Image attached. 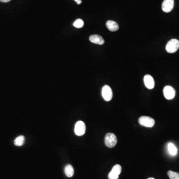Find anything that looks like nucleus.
<instances>
[{
	"label": "nucleus",
	"instance_id": "aec40b11",
	"mask_svg": "<svg viewBox=\"0 0 179 179\" xmlns=\"http://www.w3.org/2000/svg\"><path fill=\"white\" fill-rule=\"evenodd\" d=\"M154 179V178H148V179Z\"/></svg>",
	"mask_w": 179,
	"mask_h": 179
},
{
	"label": "nucleus",
	"instance_id": "423d86ee",
	"mask_svg": "<svg viewBox=\"0 0 179 179\" xmlns=\"http://www.w3.org/2000/svg\"><path fill=\"white\" fill-rule=\"evenodd\" d=\"M102 96L106 101H110L112 98V91L111 87L108 85H105L103 87L102 91Z\"/></svg>",
	"mask_w": 179,
	"mask_h": 179
},
{
	"label": "nucleus",
	"instance_id": "7ed1b4c3",
	"mask_svg": "<svg viewBox=\"0 0 179 179\" xmlns=\"http://www.w3.org/2000/svg\"><path fill=\"white\" fill-rule=\"evenodd\" d=\"M139 124L147 127H152L154 126L155 122L153 119L148 116H142L139 118Z\"/></svg>",
	"mask_w": 179,
	"mask_h": 179
},
{
	"label": "nucleus",
	"instance_id": "f03ea898",
	"mask_svg": "<svg viewBox=\"0 0 179 179\" xmlns=\"http://www.w3.org/2000/svg\"><path fill=\"white\" fill-rule=\"evenodd\" d=\"M104 142L107 147L113 148L117 143V138L116 135L112 133H108L106 134L104 138Z\"/></svg>",
	"mask_w": 179,
	"mask_h": 179
},
{
	"label": "nucleus",
	"instance_id": "6e6552de",
	"mask_svg": "<svg viewBox=\"0 0 179 179\" xmlns=\"http://www.w3.org/2000/svg\"><path fill=\"white\" fill-rule=\"evenodd\" d=\"M174 6V0H164L162 5V9L165 13H169L172 11Z\"/></svg>",
	"mask_w": 179,
	"mask_h": 179
},
{
	"label": "nucleus",
	"instance_id": "2eb2a0df",
	"mask_svg": "<svg viewBox=\"0 0 179 179\" xmlns=\"http://www.w3.org/2000/svg\"><path fill=\"white\" fill-rule=\"evenodd\" d=\"M73 26L74 27H75L76 28H82L84 26V22L81 19H77L74 23Z\"/></svg>",
	"mask_w": 179,
	"mask_h": 179
},
{
	"label": "nucleus",
	"instance_id": "0eeeda50",
	"mask_svg": "<svg viewBox=\"0 0 179 179\" xmlns=\"http://www.w3.org/2000/svg\"><path fill=\"white\" fill-rule=\"evenodd\" d=\"M175 90L172 87L170 86H167L163 89V94L165 98L167 100H172L174 99L175 96Z\"/></svg>",
	"mask_w": 179,
	"mask_h": 179
},
{
	"label": "nucleus",
	"instance_id": "ddd939ff",
	"mask_svg": "<svg viewBox=\"0 0 179 179\" xmlns=\"http://www.w3.org/2000/svg\"><path fill=\"white\" fill-rule=\"evenodd\" d=\"M168 149L169 153L172 156H175L177 153V149L172 143H169L168 144Z\"/></svg>",
	"mask_w": 179,
	"mask_h": 179
},
{
	"label": "nucleus",
	"instance_id": "f257e3e1",
	"mask_svg": "<svg viewBox=\"0 0 179 179\" xmlns=\"http://www.w3.org/2000/svg\"><path fill=\"white\" fill-rule=\"evenodd\" d=\"M179 48V41L177 39H172L167 43L166 50L168 53H174Z\"/></svg>",
	"mask_w": 179,
	"mask_h": 179
},
{
	"label": "nucleus",
	"instance_id": "a211bd4d",
	"mask_svg": "<svg viewBox=\"0 0 179 179\" xmlns=\"http://www.w3.org/2000/svg\"><path fill=\"white\" fill-rule=\"evenodd\" d=\"M76 3L78 5H80L82 3V1L81 0H80L79 1L77 2Z\"/></svg>",
	"mask_w": 179,
	"mask_h": 179
},
{
	"label": "nucleus",
	"instance_id": "4468645a",
	"mask_svg": "<svg viewBox=\"0 0 179 179\" xmlns=\"http://www.w3.org/2000/svg\"><path fill=\"white\" fill-rule=\"evenodd\" d=\"M24 143V137L23 135H20L16 138L14 141V144L17 146H21Z\"/></svg>",
	"mask_w": 179,
	"mask_h": 179
},
{
	"label": "nucleus",
	"instance_id": "dca6fc26",
	"mask_svg": "<svg viewBox=\"0 0 179 179\" xmlns=\"http://www.w3.org/2000/svg\"><path fill=\"white\" fill-rule=\"evenodd\" d=\"M167 174L170 179H179V173L172 171H169Z\"/></svg>",
	"mask_w": 179,
	"mask_h": 179
},
{
	"label": "nucleus",
	"instance_id": "f8f14e48",
	"mask_svg": "<svg viewBox=\"0 0 179 179\" xmlns=\"http://www.w3.org/2000/svg\"><path fill=\"white\" fill-rule=\"evenodd\" d=\"M64 172L66 176L68 177H72L74 174L73 167L71 165H67L65 167Z\"/></svg>",
	"mask_w": 179,
	"mask_h": 179
},
{
	"label": "nucleus",
	"instance_id": "6ab92c4d",
	"mask_svg": "<svg viewBox=\"0 0 179 179\" xmlns=\"http://www.w3.org/2000/svg\"><path fill=\"white\" fill-rule=\"evenodd\" d=\"M74 1H75L76 2H77L79 1L80 0H74Z\"/></svg>",
	"mask_w": 179,
	"mask_h": 179
},
{
	"label": "nucleus",
	"instance_id": "9d476101",
	"mask_svg": "<svg viewBox=\"0 0 179 179\" xmlns=\"http://www.w3.org/2000/svg\"><path fill=\"white\" fill-rule=\"evenodd\" d=\"M89 40L91 42L99 45H103L104 43V39L99 35H92L90 36Z\"/></svg>",
	"mask_w": 179,
	"mask_h": 179
},
{
	"label": "nucleus",
	"instance_id": "20e7f679",
	"mask_svg": "<svg viewBox=\"0 0 179 179\" xmlns=\"http://www.w3.org/2000/svg\"><path fill=\"white\" fill-rule=\"evenodd\" d=\"M122 166L120 165L116 164L112 168V170L108 175L109 179H118L119 175L122 172Z\"/></svg>",
	"mask_w": 179,
	"mask_h": 179
},
{
	"label": "nucleus",
	"instance_id": "f3484780",
	"mask_svg": "<svg viewBox=\"0 0 179 179\" xmlns=\"http://www.w3.org/2000/svg\"><path fill=\"white\" fill-rule=\"evenodd\" d=\"M11 0H0V1H1L2 2H4V3H7L11 1Z\"/></svg>",
	"mask_w": 179,
	"mask_h": 179
},
{
	"label": "nucleus",
	"instance_id": "39448f33",
	"mask_svg": "<svg viewBox=\"0 0 179 179\" xmlns=\"http://www.w3.org/2000/svg\"><path fill=\"white\" fill-rule=\"evenodd\" d=\"M86 125L82 121H78L75 124L74 131L77 136H82L85 133Z\"/></svg>",
	"mask_w": 179,
	"mask_h": 179
},
{
	"label": "nucleus",
	"instance_id": "9b49d317",
	"mask_svg": "<svg viewBox=\"0 0 179 179\" xmlns=\"http://www.w3.org/2000/svg\"><path fill=\"white\" fill-rule=\"evenodd\" d=\"M106 26L108 29L111 31H116L119 29V26L117 23L113 20L107 21Z\"/></svg>",
	"mask_w": 179,
	"mask_h": 179
},
{
	"label": "nucleus",
	"instance_id": "1a4fd4ad",
	"mask_svg": "<svg viewBox=\"0 0 179 179\" xmlns=\"http://www.w3.org/2000/svg\"><path fill=\"white\" fill-rule=\"evenodd\" d=\"M144 82L146 87L149 89H152L155 86V81L151 75H146L144 77Z\"/></svg>",
	"mask_w": 179,
	"mask_h": 179
}]
</instances>
